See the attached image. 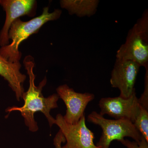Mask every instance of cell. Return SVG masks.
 I'll use <instances>...</instances> for the list:
<instances>
[{"mask_svg":"<svg viewBox=\"0 0 148 148\" xmlns=\"http://www.w3.org/2000/svg\"><path fill=\"white\" fill-rule=\"evenodd\" d=\"M23 64L29 76V83L28 90L22 94L24 105L21 107H9L6 109L5 112L8 113L13 111L20 112L24 119L25 125L32 132H36L38 130V123L34 119L35 114L37 112H41L45 116L51 127L54 124L55 119L51 115L50 113L52 109L58 108L57 102L59 96L57 93H54L47 98L43 95L42 88L47 82L46 77L38 86L36 85V76L34 71L35 62L32 56L28 55L26 56Z\"/></svg>","mask_w":148,"mask_h":148,"instance_id":"1","label":"cell"},{"mask_svg":"<svg viewBox=\"0 0 148 148\" xmlns=\"http://www.w3.org/2000/svg\"><path fill=\"white\" fill-rule=\"evenodd\" d=\"M61 14L62 10L59 9L49 12V8L46 7L43 9L41 15L29 21H23L20 18L16 19L9 31V38L11 40V42L0 48V55L10 62H19L22 55L19 50L21 43L32 35L38 33L46 23L58 19Z\"/></svg>","mask_w":148,"mask_h":148,"instance_id":"2","label":"cell"},{"mask_svg":"<svg viewBox=\"0 0 148 148\" xmlns=\"http://www.w3.org/2000/svg\"><path fill=\"white\" fill-rule=\"evenodd\" d=\"M116 58L133 61L140 67H148V9L129 30L125 42L117 51Z\"/></svg>","mask_w":148,"mask_h":148,"instance_id":"3","label":"cell"},{"mask_svg":"<svg viewBox=\"0 0 148 148\" xmlns=\"http://www.w3.org/2000/svg\"><path fill=\"white\" fill-rule=\"evenodd\" d=\"M87 120L89 122L99 125L103 130L96 145L101 148H109L113 141L120 142L125 137H130L139 143L143 137L132 122L128 120L107 119L95 111L88 115Z\"/></svg>","mask_w":148,"mask_h":148,"instance_id":"4","label":"cell"},{"mask_svg":"<svg viewBox=\"0 0 148 148\" xmlns=\"http://www.w3.org/2000/svg\"><path fill=\"white\" fill-rule=\"evenodd\" d=\"M54 124L58 126L66 139V143L62 148H101L94 144V133L86 126L85 115L76 124H71L58 114Z\"/></svg>","mask_w":148,"mask_h":148,"instance_id":"5","label":"cell"},{"mask_svg":"<svg viewBox=\"0 0 148 148\" xmlns=\"http://www.w3.org/2000/svg\"><path fill=\"white\" fill-rule=\"evenodd\" d=\"M57 94L65 103L66 108L64 119L68 123L75 124L83 116L88 104L95 98L92 93H79L66 84L60 86L56 88Z\"/></svg>","mask_w":148,"mask_h":148,"instance_id":"6","label":"cell"},{"mask_svg":"<svg viewBox=\"0 0 148 148\" xmlns=\"http://www.w3.org/2000/svg\"><path fill=\"white\" fill-rule=\"evenodd\" d=\"M140 67L133 61L116 58L110 82L113 87L119 89L120 96L128 98L135 92L134 87Z\"/></svg>","mask_w":148,"mask_h":148,"instance_id":"7","label":"cell"},{"mask_svg":"<svg viewBox=\"0 0 148 148\" xmlns=\"http://www.w3.org/2000/svg\"><path fill=\"white\" fill-rule=\"evenodd\" d=\"M0 5L6 14L5 21L0 32V46L2 47L10 44L9 31L14 21L25 15L34 16L37 2L35 0H0Z\"/></svg>","mask_w":148,"mask_h":148,"instance_id":"8","label":"cell"},{"mask_svg":"<svg viewBox=\"0 0 148 148\" xmlns=\"http://www.w3.org/2000/svg\"><path fill=\"white\" fill-rule=\"evenodd\" d=\"M135 91L129 98L119 97L101 98L99 106L100 114H107L115 119H127L133 123L138 104Z\"/></svg>","mask_w":148,"mask_h":148,"instance_id":"9","label":"cell"},{"mask_svg":"<svg viewBox=\"0 0 148 148\" xmlns=\"http://www.w3.org/2000/svg\"><path fill=\"white\" fill-rule=\"evenodd\" d=\"M21 67L20 62H10L0 55V75L8 82L18 101L22 99L24 92L23 84L27 78L20 71Z\"/></svg>","mask_w":148,"mask_h":148,"instance_id":"10","label":"cell"},{"mask_svg":"<svg viewBox=\"0 0 148 148\" xmlns=\"http://www.w3.org/2000/svg\"><path fill=\"white\" fill-rule=\"evenodd\" d=\"M100 1L98 0H61L62 8L66 10L70 15L79 17H90L96 13Z\"/></svg>","mask_w":148,"mask_h":148,"instance_id":"11","label":"cell"},{"mask_svg":"<svg viewBox=\"0 0 148 148\" xmlns=\"http://www.w3.org/2000/svg\"><path fill=\"white\" fill-rule=\"evenodd\" d=\"M132 123L140 134L148 142V110L139 103Z\"/></svg>","mask_w":148,"mask_h":148,"instance_id":"12","label":"cell"},{"mask_svg":"<svg viewBox=\"0 0 148 148\" xmlns=\"http://www.w3.org/2000/svg\"><path fill=\"white\" fill-rule=\"evenodd\" d=\"M146 74L145 79V89L141 97L138 98L139 104L148 110V67L145 68Z\"/></svg>","mask_w":148,"mask_h":148,"instance_id":"13","label":"cell"},{"mask_svg":"<svg viewBox=\"0 0 148 148\" xmlns=\"http://www.w3.org/2000/svg\"><path fill=\"white\" fill-rule=\"evenodd\" d=\"M120 142L127 148H148V142L143 136L139 143L135 141L131 142L129 140L124 139L120 141Z\"/></svg>","mask_w":148,"mask_h":148,"instance_id":"14","label":"cell"},{"mask_svg":"<svg viewBox=\"0 0 148 148\" xmlns=\"http://www.w3.org/2000/svg\"><path fill=\"white\" fill-rule=\"evenodd\" d=\"M66 142V139L61 130H59L53 139V145L55 148H62V144Z\"/></svg>","mask_w":148,"mask_h":148,"instance_id":"15","label":"cell"}]
</instances>
